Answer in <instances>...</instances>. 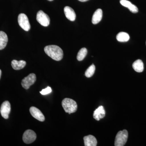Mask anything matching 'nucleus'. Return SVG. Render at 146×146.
I'll return each mask as SVG.
<instances>
[{
	"label": "nucleus",
	"instance_id": "f8f14e48",
	"mask_svg": "<svg viewBox=\"0 0 146 146\" xmlns=\"http://www.w3.org/2000/svg\"><path fill=\"white\" fill-rule=\"evenodd\" d=\"M64 13L66 18L71 21L75 20L76 15L74 11L72 8L69 6H66L64 9Z\"/></svg>",
	"mask_w": 146,
	"mask_h": 146
},
{
	"label": "nucleus",
	"instance_id": "9b49d317",
	"mask_svg": "<svg viewBox=\"0 0 146 146\" xmlns=\"http://www.w3.org/2000/svg\"><path fill=\"white\" fill-rule=\"evenodd\" d=\"M105 114L104 108L102 106H100L94 111L93 116L95 119L99 121L100 119L104 117Z\"/></svg>",
	"mask_w": 146,
	"mask_h": 146
},
{
	"label": "nucleus",
	"instance_id": "aec40b11",
	"mask_svg": "<svg viewBox=\"0 0 146 146\" xmlns=\"http://www.w3.org/2000/svg\"><path fill=\"white\" fill-rule=\"evenodd\" d=\"M96 67L95 65L92 64L86 70L85 73V75L86 77L90 78L95 73Z\"/></svg>",
	"mask_w": 146,
	"mask_h": 146
},
{
	"label": "nucleus",
	"instance_id": "423d86ee",
	"mask_svg": "<svg viewBox=\"0 0 146 146\" xmlns=\"http://www.w3.org/2000/svg\"><path fill=\"white\" fill-rule=\"evenodd\" d=\"M36 80V75L35 74L32 73L22 80L21 84L24 89H28L31 85L35 83Z\"/></svg>",
	"mask_w": 146,
	"mask_h": 146
},
{
	"label": "nucleus",
	"instance_id": "f03ea898",
	"mask_svg": "<svg viewBox=\"0 0 146 146\" xmlns=\"http://www.w3.org/2000/svg\"><path fill=\"white\" fill-rule=\"evenodd\" d=\"M62 105L65 112L69 114L76 112L77 110L78 106L76 103L71 99H64L62 102Z\"/></svg>",
	"mask_w": 146,
	"mask_h": 146
},
{
	"label": "nucleus",
	"instance_id": "7ed1b4c3",
	"mask_svg": "<svg viewBox=\"0 0 146 146\" xmlns=\"http://www.w3.org/2000/svg\"><path fill=\"white\" fill-rule=\"evenodd\" d=\"M128 133L127 131L124 129L120 131L115 137V146H123L127 141Z\"/></svg>",
	"mask_w": 146,
	"mask_h": 146
},
{
	"label": "nucleus",
	"instance_id": "ddd939ff",
	"mask_svg": "<svg viewBox=\"0 0 146 146\" xmlns=\"http://www.w3.org/2000/svg\"><path fill=\"white\" fill-rule=\"evenodd\" d=\"M84 145L85 146H96L97 141L96 138L92 135H89L84 137Z\"/></svg>",
	"mask_w": 146,
	"mask_h": 146
},
{
	"label": "nucleus",
	"instance_id": "0eeeda50",
	"mask_svg": "<svg viewBox=\"0 0 146 146\" xmlns=\"http://www.w3.org/2000/svg\"><path fill=\"white\" fill-rule=\"evenodd\" d=\"M36 134L33 131L28 129L24 132L23 139L26 144H30L33 143L36 139Z\"/></svg>",
	"mask_w": 146,
	"mask_h": 146
},
{
	"label": "nucleus",
	"instance_id": "f257e3e1",
	"mask_svg": "<svg viewBox=\"0 0 146 146\" xmlns=\"http://www.w3.org/2000/svg\"><path fill=\"white\" fill-rule=\"evenodd\" d=\"M45 53L52 59L60 61L63 58V50L60 47L56 45H49L44 48Z\"/></svg>",
	"mask_w": 146,
	"mask_h": 146
},
{
	"label": "nucleus",
	"instance_id": "4be33fe9",
	"mask_svg": "<svg viewBox=\"0 0 146 146\" xmlns=\"http://www.w3.org/2000/svg\"><path fill=\"white\" fill-rule=\"evenodd\" d=\"M78 1L80 2H84L87 1H89V0H78Z\"/></svg>",
	"mask_w": 146,
	"mask_h": 146
},
{
	"label": "nucleus",
	"instance_id": "6ab92c4d",
	"mask_svg": "<svg viewBox=\"0 0 146 146\" xmlns=\"http://www.w3.org/2000/svg\"><path fill=\"white\" fill-rule=\"evenodd\" d=\"M87 54V50L86 48H82L80 50L78 53L77 59L78 61H82L86 57Z\"/></svg>",
	"mask_w": 146,
	"mask_h": 146
},
{
	"label": "nucleus",
	"instance_id": "6e6552de",
	"mask_svg": "<svg viewBox=\"0 0 146 146\" xmlns=\"http://www.w3.org/2000/svg\"><path fill=\"white\" fill-rule=\"evenodd\" d=\"M11 111V105L9 102L6 101L1 106L0 112L2 117L5 119H8Z\"/></svg>",
	"mask_w": 146,
	"mask_h": 146
},
{
	"label": "nucleus",
	"instance_id": "2eb2a0df",
	"mask_svg": "<svg viewBox=\"0 0 146 146\" xmlns=\"http://www.w3.org/2000/svg\"><path fill=\"white\" fill-rule=\"evenodd\" d=\"M26 65V62L24 60H21L18 61L13 60L11 61V66L14 70H21L25 68Z\"/></svg>",
	"mask_w": 146,
	"mask_h": 146
},
{
	"label": "nucleus",
	"instance_id": "9d476101",
	"mask_svg": "<svg viewBox=\"0 0 146 146\" xmlns=\"http://www.w3.org/2000/svg\"><path fill=\"white\" fill-rule=\"evenodd\" d=\"M120 3L123 6L127 7L132 13H138V9L137 7L131 3L129 1L127 0H120Z\"/></svg>",
	"mask_w": 146,
	"mask_h": 146
},
{
	"label": "nucleus",
	"instance_id": "4468645a",
	"mask_svg": "<svg viewBox=\"0 0 146 146\" xmlns=\"http://www.w3.org/2000/svg\"><path fill=\"white\" fill-rule=\"evenodd\" d=\"M103 12L101 9H98L94 12L92 17V23L94 25L99 23L102 18Z\"/></svg>",
	"mask_w": 146,
	"mask_h": 146
},
{
	"label": "nucleus",
	"instance_id": "dca6fc26",
	"mask_svg": "<svg viewBox=\"0 0 146 146\" xmlns=\"http://www.w3.org/2000/svg\"><path fill=\"white\" fill-rule=\"evenodd\" d=\"M8 40V37L5 33L0 31V50L3 49L6 46Z\"/></svg>",
	"mask_w": 146,
	"mask_h": 146
},
{
	"label": "nucleus",
	"instance_id": "b1692460",
	"mask_svg": "<svg viewBox=\"0 0 146 146\" xmlns=\"http://www.w3.org/2000/svg\"><path fill=\"white\" fill-rule=\"evenodd\" d=\"M48 1H53V0H48Z\"/></svg>",
	"mask_w": 146,
	"mask_h": 146
},
{
	"label": "nucleus",
	"instance_id": "20e7f679",
	"mask_svg": "<svg viewBox=\"0 0 146 146\" xmlns=\"http://www.w3.org/2000/svg\"><path fill=\"white\" fill-rule=\"evenodd\" d=\"M36 21L43 26L46 27L49 25L50 18L47 14L42 10L37 12L36 16Z\"/></svg>",
	"mask_w": 146,
	"mask_h": 146
},
{
	"label": "nucleus",
	"instance_id": "39448f33",
	"mask_svg": "<svg viewBox=\"0 0 146 146\" xmlns=\"http://www.w3.org/2000/svg\"><path fill=\"white\" fill-rule=\"evenodd\" d=\"M18 23L20 26L25 31H28L30 29V24L26 14L23 13L19 14L18 17Z\"/></svg>",
	"mask_w": 146,
	"mask_h": 146
},
{
	"label": "nucleus",
	"instance_id": "1a4fd4ad",
	"mask_svg": "<svg viewBox=\"0 0 146 146\" xmlns=\"http://www.w3.org/2000/svg\"><path fill=\"white\" fill-rule=\"evenodd\" d=\"M30 112L33 117L40 121H44L45 117L42 112L35 107H31L30 108Z\"/></svg>",
	"mask_w": 146,
	"mask_h": 146
},
{
	"label": "nucleus",
	"instance_id": "393cba45",
	"mask_svg": "<svg viewBox=\"0 0 146 146\" xmlns=\"http://www.w3.org/2000/svg\"></svg>",
	"mask_w": 146,
	"mask_h": 146
},
{
	"label": "nucleus",
	"instance_id": "f3484780",
	"mask_svg": "<svg viewBox=\"0 0 146 146\" xmlns=\"http://www.w3.org/2000/svg\"><path fill=\"white\" fill-rule=\"evenodd\" d=\"M132 67L134 70L137 72H142L144 70L143 63L142 60L138 59L133 63Z\"/></svg>",
	"mask_w": 146,
	"mask_h": 146
},
{
	"label": "nucleus",
	"instance_id": "5701e85b",
	"mask_svg": "<svg viewBox=\"0 0 146 146\" xmlns=\"http://www.w3.org/2000/svg\"><path fill=\"white\" fill-rule=\"evenodd\" d=\"M1 70H0V79H1Z\"/></svg>",
	"mask_w": 146,
	"mask_h": 146
},
{
	"label": "nucleus",
	"instance_id": "a211bd4d",
	"mask_svg": "<svg viewBox=\"0 0 146 146\" xmlns=\"http://www.w3.org/2000/svg\"><path fill=\"white\" fill-rule=\"evenodd\" d=\"M117 40L119 42H127L129 40L130 36L126 33L121 32L119 33L116 37Z\"/></svg>",
	"mask_w": 146,
	"mask_h": 146
},
{
	"label": "nucleus",
	"instance_id": "412c9836",
	"mask_svg": "<svg viewBox=\"0 0 146 146\" xmlns=\"http://www.w3.org/2000/svg\"><path fill=\"white\" fill-rule=\"evenodd\" d=\"M52 91L51 88L49 86H48L46 89H43L42 91H40V94L43 95H46L50 94Z\"/></svg>",
	"mask_w": 146,
	"mask_h": 146
}]
</instances>
